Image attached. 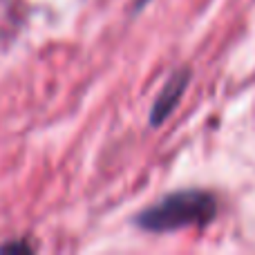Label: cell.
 <instances>
[{
  "label": "cell",
  "instance_id": "obj_2",
  "mask_svg": "<svg viewBox=\"0 0 255 255\" xmlns=\"http://www.w3.org/2000/svg\"><path fill=\"white\" fill-rule=\"evenodd\" d=\"M186 85H188V72H186V70L184 72H177V74L166 83V88L161 90L159 99L154 101V106H152V124L154 126L161 124V121L172 112V108L179 103V99H181V94H184Z\"/></svg>",
  "mask_w": 255,
  "mask_h": 255
},
{
  "label": "cell",
  "instance_id": "obj_1",
  "mask_svg": "<svg viewBox=\"0 0 255 255\" xmlns=\"http://www.w3.org/2000/svg\"><path fill=\"white\" fill-rule=\"evenodd\" d=\"M217 204L211 193L204 190H179L148 211H143L136 217V224L141 229L154 231V233H166V231L188 229V226H202L215 217Z\"/></svg>",
  "mask_w": 255,
  "mask_h": 255
}]
</instances>
